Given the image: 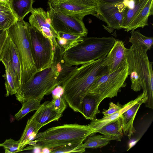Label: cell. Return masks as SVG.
<instances>
[{
    "label": "cell",
    "mask_w": 153,
    "mask_h": 153,
    "mask_svg": "<svg viewBox=\"0 0 153 153\" xmlns=\"http://www.w3.org/2000/svg\"><path fill=\"white\" fill-rule=\"evenodd\" d=\"M105 57L78 67L62 86V96L74 111L81 114V102L86 91L96 80L108 72L104 64Z\"/></svg>",
    "instance_id": "cell-1"
},
{
    "label": "cell",
    "mask_w": 153,
    "mask_h": 153,
    "mask_svg": "<svg viewBox=\"0 0 153 153\" xmlns=\"http://www.w3.org/2000/svg\"><path fill=\"white\" fill-rule=\"evenodd\" d=\"M95 133L88 125L66 124L53 127L38 133L28 143L31 146L21 151L49 149L67 144L83 143L91 135Z\"/></svg>",
    "instance_id": "cell-2"
},
{
    "label": "cell",
    "mask_w": 153,
    "mask_h": 153,
    "mask_svg": "<svg viewBox=\"0 0 153 153\" xmlns=\"http://www.w3.org/2000/svg\"><path fill=\"white\" fill-rule=\"evenodd\" d=\"M116 39L112 36L83 37L63 53L65 63L78 66L105 57L113 46Z\"/></svg>",
    "instance_id": "cell-3"
},
{
    "label": "cell",
    "mask_w": 153,
    "mask_h": 153,
    "mask_svg": "<svg viewBox=\"0 0 153 153\" xmlns=\"http://www.w3.org/2000/svg\"><path fill=\"white\" fill-rule=\"evenodd\" d=\"M30 27L29 23L23 19L18 20L7 29L8 35L15 45L20 60L21 86L32 80L37 73L33 53Z\"/></svg>",
    "instance_id": "cell-4"
},
{
    "label": "cell",
    "mask_w": 153,
    "mask_h": 153,
    "mask_svg": "<svg viewBox=\"0 0 153 153\" xmlns=\"http://www.w3.org/2000/svg\"><path fill=\"white\" fill-rule=\"evenodd\" d=\"M59 73L55 67H50L37 73L33 78L21 86L15 94L16 99L22 104L31 99H36L40 102L46 95L52 93L58 86Z\"/></svg>",
    "instance_id": "cell-5"
},
{
    "label": "cell",
    "mask_w": 153,
    "mask_h": 153,
    "mask_svg": "<svg viewBox=\"0 0 153 153\" xmlns=\"http://www.w3.org/2000/svg\"><path fill=\"white\" fill-rule=\"evenodd\" d=\"M128 75V64L126 59L118 68L111 73L107 72L98 78L85 94L96 95L103 100L117 96L121 88L126 86L125 82Z\"/></svg>",
    "instance_id": "cell-6"
},
{
    "label": "cell",
    "mask_w": 153,
    "mask_h": 153,
    "mask_svg": "<svg viewBox=\"0 0 153 153\" xmlns=\"http://www.w3.org/2000/svg\"><path fill=\"white\" fill-rule=\"evenodd\" d=\"M134 56L140 76L141 89L146 97L145 106L153 108V62L149 61L146 50L140 46L132 45L129 48Z\"/></svg>",
    "instance_id": "cell-7"
},
{
    "label": "cell",
    "mask_w": 153,
    "mask_h": 153,
    "mask_svg": "<svg viewBox=\"0 0 153 153\" xmlns=\"http://www.w3.org/2000/svg\"><path fill=\"white\" fill-rule=\"evenodd\" d=\"M30 35L33 59L38 73L51 67L54 46L49 39L31 26Z\"/></svg>",
    "instance_id": "cell-8"
},
{
    "label": "cell",
    "mask_w": 153,
    "mask_h": 153,
    "mask_svg": "<svg viewBox=\"0 0 153 153\" xmlns=\"http://www.w3.org/2000/svg\"><path fill=\"white\" fill-rule=\"evenodd\" d=\"M98 0H54L48 3L55 10L82 20L92 15L101 20Z\"/></svg>",
    "instance_id": "cell-9"
},
{
    "label": "cell",
    "mask_w": 153,
    "mask_h": 153,
    "mask_svg": "<svg viewBox=\"0 0 153 153\" xmlns=\"http://www.w3.org/2000/svg\"><path fill=\"white\" fill-rule=\"evenodd\" d=\"M48 6V12L50 22L57 33L63 32L82 37L87 36L88 30L82 20L57 11L49 4Z\"/></svg>",
    "instance_id": "cell-10"
},
{
    "label": "cell",
    "mask_w": 153,
    "mask_h": 153,
    "mask_svg": "<svg viewBox=\"0 0 153 153\" xmlns=\"http://www.w3.org/2000/svg\"><path fill=\"white\" fill-rule=\"evenodd\" d=\"M127 5L125 2L111 4L98 1L99 12L101 20L107 25L105 28L108 31L111 33L114 29L122 28L123 16Z\"/></svg>",
    "instance_id": "cell-11"
},
{
    "label": "cell",
    "mask_w": 153,
    "mask_h": 153,
    "mask_svg": "<svg viewBox=\"0 0 153 153\" xmlns=\"http://www.w3.org/2000/svg\"><path fill=\"white\" fill-rule=\"evenodd\" d=\"M0 62L5 63L9 66L18 92L21 86L20 62L15 45L8 35L1 51Z\"/></svg>",
    "instance_id": "cell-12"
},
{
    "label": "cell",
    "mask_w": 153,
    "mask_h": 153,
    "mask_svg": "<svg viewBox=\"0 0 153 153\" xmlns=\"http://www.w3.org/2000/svg\"><path fill=\"white\" fill-rule=\"evenodd\" d=\"M31 13L28 18L30 26L36 29L53 44V42L60 37L51 23L48 12L39 7L33 8Z\"/></svg>",
    "instance_id": "cell-13"
},
{
    "label": "cell",
    "mask_w": 153,
    "mask_h": 153,
    "mask_svg": "<svg viewBox=\"0 0 153 153\" xmlns=\"http://www.w3.org/2000/svg\"><path fill=\"white\" fill-rule=\"evenodd\" d=\"M53 44L54 54L51 65L55 67L59 73L57 85L62 87L78 67L67 64L63 58L64 50L57 44L56 39L53 42Z\"/></svg>",
    "instance_id": "cell-14"
},
{
    "label": "cell",
    "mask_w": 153,
    "mask_h": 153,
    "mask_svg": "<svg viewBox=\"0 0 153 153\" xmlns=\"http://www.w3.org/2000/svg\"><path fill=\"white\" fill-rule=\"evenodd\" d=\"M126 49L122 41L116 39L105 59L104 64L108 73L114 71L123 64L126 59Z\"/></svg>",
    "instance_id": "cell-15"
},
{
    "label": "cell",
    "mask_w": 153,
    "mask_h": 153,
    "mask_svg": "<svg viewBox=\"0 0 153 153\" xmlns=\"http://www.w3.org/2000/svg\"><path fill=\"white\" fill-rule=\"evenodd\" d=\"M102 100L96 95L86 94L81 102V114L86 119L91 120L96 119V115L100 113L98 108Z\"/></svg>",
    "instance_id": "cell-16"
},
{
    "label": "cell",
    "mask_w": 153,
    "mask_h": 153,
    "mask_svg": "<svg viewBox=\"0 0 153 153\" xmlns=\"http://www.w3.org/2000/svg\"><path fill=\"white\" fill-rule=\"evenodd\" d=\"M146 99H144L137 102L121 114L123 134L131 139L136 132L133 126L134 121L137 112L143 103H145Z\"/></svg>",
    "instance_id": "cell-17"
},
{
    "label": "cell",
    "mask_w": 153,
    "mask_h": 153,
    "mask_svg": "<svg viewBox=\"0 0 153 153\" xmlns=\"http://www.w3.org/2000/svg\"><path fill=\"white\" fill-rule=\"evenodd\" d=\"M46 101L40 104L35 113L31 117L38 124L43 127L53 121H58L62 116L53 110Z\"/></svg>",
    "instance_id": "cell-18"
},
{
    "label": "cell",
    "mask_w": 153,
    "mask_h": 153,
    "mask_svg": "<svg viewBox=\"0 0 153 153\" xmlns=\"http://www.w3.org/2000/svg\"><path fill=\"white\" fill-rule=\"evenodd\" d=\"M153 14V0H149L136 16L125 30L128 32L138 27L143 28L148 25L149 17Z\"/></svg>",
    "instance_id": "cell-19"
},
{
    "label": "cell",
    "mask_w": 153,
    "mask_h": 153,
    "mask_svg": "<svg viewBox=\"0 0 153 153\" xmlns=\"http://www.w3.org/2000/svg\"><path fill=\"white\" fill-rule=\"evenodd\" d=\"M96 132L113 137L115 140L121 141L123 133L122 121L120 116L97 130Z\"/></svg>",
    "instance_id": "cell-20"
},
{
    "label": "cell",
    "mask_w": 153,
    "mask_h": 153,
    "mask_svg": "<svg viewBox=\"0 0 153 153\" xmlns=\"http://www.w3.org/2000/svg\"><path fill=\"white\" fill-rule=\"evenodd\" d=\"M126 55L128 64V75H130L131 82V88L134 91H139L141 89L140 79L134 56L129 48H127Z\"/></svg>",
    "instance_id": "cell-21"
},
{
    "label": "cell",
    "mask_w": 153,
    "mask_h": 153,
    "mask_svg": "<svg viewBox=\"0 0 153 153\" xmlns=\"http://www.w3.org/2000/svg\"><path fill=\"white\" fill-rule=\"evenodd\" d=\"M18 20L10 2L0 0V27L7 30Z\"/></svg>",
    "instance_id": "cell-22"
},
{
    "label": "cell",
    "mask_w": 153,
    "mask_h": 153,
    "mask_svg": "<svg viewBox=\"0 0 153 153\" xmlns=\"http://www.w3.org/2000/svg\"><path fill=\"white\" fill-rule=\"evenodd\" d=\"M149 0H131L132 6L127 5L123 16L122 28L125 29L142 10Z\"/></svg>",
    "instance_id": "cell-23"
},
{
    "label": "cell",
    "mask_w": 153,
    "mask_h": 153,
    "mask_svg": "<svg viewBox=\"0 0 153 153\" xmlns=\"http://www.w3.org/2000/svg\"><path fill=\"white\" fill-rule=\"evenodd\" d=\"M42 127L35 121L31 117L28 120L22 134L19 140L21 151L30 142L33 140Z\"/></svg>",
    "instance_id": "cell-24"
},
{
    "label": "cell",
    "mask_w": 153,
    "mask_h": 153,
    "mask_svg": "<svg viewBox=\"0 0 153 153\" xmlns=\"http://www.w3.org/2000/svg\"><path fill=\"white\" fill-rule=\"evenodd\" d=\"M34 0H11V8L18 20L23 19L25 16L33 9Z\"/></svg>",
    "instance_id": "cell-25"
},
{
    "label": "cell",
    "mask_w": 153,
    "mask_h": 153,
    "mask_svg": "<svg viewBox=\"0 0 153 153\" xmlns=\"http://www.w3.org/2000/svg\"><path fill=\"white\" fill-rule=\"evenodd\" d=\"M129 42L132 45L140 46L147 50H150L153 45V38L146 36L141 33L139 30H133L131 32Z\"/></svg>",
    "instance_id": "cell-26"
},
{
    "label": "cell",
    "mask_w": 153,
    "mask_h": 153,
    "mask_svg": "<svg viewBox=\"0 0 153 153\" xmlns=\"http://www.w3.org/2000/svg\"><path fill=\"white\" fill-rule=\"evenodd\" d=\"M82 146L85 149H96L101 148L108 144L111 140H115L112 137L104 135H90L88 137Z\"/></svg>",
    "instance_id": "cell-27"
},
{
    "label": "cell",
    "mask_w": 153,
    "mask_h": 153,
    "mask_svg": "<svg viewBox=\"0 0 153 153\" xmlns=\"http://www.w3.org/2000/svg\"><path fill=\"white\" fill-rule=\"evenodd\" d=\"M21 109L14 115L17 120H19L28 113L36 111L40 105V101L36 99H31L24 102Z\"/></svg>",
    "instance_id": "cell-28"
},
{
    "label": "cell",
    "mask_w": 153,
    "mask_h": 153,
    "mask_svg": "<svg viewBox=\"0 0 153 153\" xmlns=\"http://www.w3.org/2000/svg\"><path fill=\"white\" fill-rule=\"evenodd\" d=\"M2 63L5 69V74L3 76L5 80L4 84L6 91L5 96L7 97L15 95L18 93V90L13 75L7 65L4 62Z\"/></svg>",
    "instance_id": "cell-29"
},
{
    "label": "cell",
    "mask_w": 153,
    "mask_h": 153,
    "mask_svg": "<svg viewBox=\"0 0 153 153\" xmlns=\"http://www.w3.org/2000/svg\"><path fill=\"white\" fill-rule=\"evenodd\" d=\"M83 143H75L55 147L50 149V153H83L85 149L82 146Z\"/></svg>",
    "instance_id": "cell-30"
},
{
    "label": "cell",
    "mask_w": 153,
    "mask_h": 153,
    "mask_svg": "<svg viewBox=\"0 0 153 153\" xmlns=\"http://www.w3.org/2000/svg\"><path fill=\"white\" fill-rule=\"evenodd\" d=\"M121 115L120 111L107 116L104 117L100 119L91 120L90 124L87 125L91 128L94 132L96 133V131L108 123L115 119Z\"/></svg>",
    "instance_id": "cell-31"
},
{
    "label": "cell",
    "mask_w": 153,
    "mask_h": 153,
    "mask_svg": "<svg viewBox=\"0 0 153 153\" xmlns=\"http://www.w3.org/2000/svg\"><path fill=\"white\" fill-rule=\"evenodd\" d=\"M53 97L51 101H48L49 106L57 113L62 114L67 106V104L62 95H53Z\"/></svg>",
    "instance_id": "cell-32"
},
{
    "label": "cell",
    "mask_w": 153,
    "mask_h": 153,
    "mask_svg": "<svg viewBox=\"0 0 153 153\" xmlns=\"http://www.w3.org/2000/svg\"><path fill=\"white\" fill-rule=\"evenodd\" d=\"M0 147H3L5 153H14L21 152L19 140L16 141L10 138L0 143Z\"/></svg>",
    "instance_id": "cell-33"
},
{
    "label": "cell",
    "mask_w": 153,
    "mask_h": 153,
    "mask_svg": "<svg viewBox=\"0 0 153 153\" xmlns=\"http://www.w3.org/2000/svg\"><path fill=\"white\" fill-rule=\"evenodd\" d=\"M58 33L60 37L63 38L65 39L66 44V49L82 41L83 37L79 35L63 32H59Z\"/></svg>",
    "instance_id": "cell-34"
},
{
    "label": "cell",
    "mask_w": 153,
    "mask_h": 153,
    "mask_svg": "<svg viewBox=\"0 0 153 153\" xmlns=\"http://www.w3.org/2000/svg\"><path fill=\"white\" fill-rule=\"evenodd\" d=\"M123 107V105L119 102L115 104L112 102L109 103V108L108 110L104 109L102 113L104 117L111 115L120 111Z\"/></svg>",
    "instance_id": "cell-35"
},
{
    "label": "cell",
    "mask_w": 153,
    "mask_h": 153,
    "mask_svg": "<svg viewBox=\"0 0 153 153\" xmlns=\"http://www.w3.org/2000/svg\"><path fill=\"white\" fill-rule=\"evenodd\" d=\"M146 99V96L144 92L139 95L138 97L134 100H131L128 102L123 105L122 109L120 111V114H123L128 109L133 105L137 102H139L144 99Z\"/></svg>",
    "instance_id": "cell-36"
},
{
    "label": "cell",
    "mask_w": 153,
    "mask_h": 153,
    "mask_svg": "<svg viewBox=\"0 0 153 153\" xmlns=\"http://www.w3.org/2000/svg\"><path fill=\"white\" fill-rule=\"evenodd\" d=\"M8 36L7 30H4L0 27V54Z\"/></svg>",
    "instance_id": "cell-37"
},
{
    "label": "cell",
    "mask_w": 153,
    "mask_h": 153,
    "mask_svg": "<svg viewBox=\"0 0 153 153\" xmlns=\"http://www.w3.org/2000/svg\"><path fill=\"white\" fill-rule=\"evenodd\" d=\"M101 2L108 4H117L126 1H130L131 0H98Z\"/></svg>",
    "instance_id": "cell-38"
},
{
    "label": "cell",
    "mask_w": 153,
    "mask_h": 153,
    "mask_svg": "<svg viewBox=\"0 0 153 153\" xmlns=\"http://www.w3.org/2000/svg\"><path fill=\"white\" fill-rule=\"evenodd\" d=\"M2 1H7L8 2H10L11 0H0Z\"/></svg>",
    "instance_id": "cell-39"
},
{
    "label": "cell",
    "mask_w": 153,
    "mask_h": 153,
    "mask_svg": "<svg viewBox=\"0 0 153 153\" xmlns=\"http://www.w3.org/2000/svg\"><path fill=\"white\" fill-rule=\"evenodd\" d=\"M54 0H48V3H50Z\"/></svg>",
    "instance_id": "cell-40"
},
{
    "label": "cell",
    "mask_w": 153,
    "mask_h": 153,
    "mask_svg": "<svg viewBox=\"0 0 153 153\" xmlns=\"http://www.w3.org/2000/svg\"></svg>",
    "instance_id": "cell-41"
}]
</instances>
